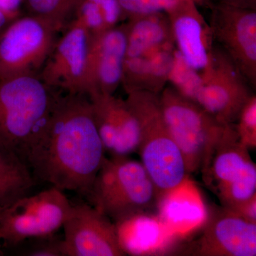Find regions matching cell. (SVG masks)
<instances>
[{
  "label": "cell",
  "mask_w": 256,
  "mask_h": 256,
  "mask_svg": "<svg viewBox=\"0 0 256 256\" xmlns=\"http://www.w3.org/2000/svg\"><path fill=\"white\" fill-rule=\"evenodd\" d=\"M105 153L88 96L67 94L58 95L24 160L34 178L86 196Z\"/></svg>",
  "instance_id": "cell-1"
},
{
  "label": "cell",
  "mask_w": 256,
  "mask_h": 256,
  "mask_svg": "<svg viewBox=\"0 0 256 256\" xmlns=\"http://www.w3.org/2000/svg\"><path fill=\"white\" fill-rule=\"evenodd\" d=\"M126 100L140 126L138 152L141 163L158 190L160 201L164 202L185 182L188 175L186 163L165 122L160 95L132 92Z\"/></svg>",
  "instance_id": "cell-2"
},
{
  "label": "cell",
  "mask_w": 256,
  "mask_h": 256,
  "mask_svg": "<svg viewBox=\"0 0 256 256\" xmlns=\"http://www.w3.org/2000/svg\"><path fill=\"white\" fill-rule=\"evenodd\" d=\"M86 197L114 223L144 216L161 202L141 162L129 156L106 158Z\"/></svg>",
  "instance_id": "cell-3"
},
{
  "label": "cell",
  "mask_w": 256,
  "mask_h": 256,
  "mask_svg": "<svg viewBox=\"0 0 256 256\" xmlns=\"http://www.w3.org/2000/svg\"><path fill=\"white\" fill-rule=\"evenodd\" d=\"M54 90L36 75L0 80V148L24 161L28 146L53 110L58 96Z\"/></svg>",
  "instance_id": "cell-4"
},
{
  "label": "cell",
  "mask_w": 256,
  "mask_h": 256,
  "mask_svg": "<svg viewBox=\"0 0 256 256\" xmlns=\"http://www.w3.org/2000/svg\"><path fill=\"white\" fill-rule=\"evenodd\" d=\"M160 100L165 122L182 154L188 174H203L216 146L232 124H222L171 85L160 94Z\"/></svg>",
  "instance_id": "cell-5"
},
{
  "label": "cell",
  "mask_w": 256,
  "mask_h": 256,
  "mask_svg": "<svg viewBox=\"0 0 256 256\" xmlns=\"http://www.w3.org/2000/svg\"><path fill=\"white\" fill-rule=\"evenodd\" d=\"M72 208L64 192L54 186L20 198L0 212V244L12 247L28 239L53 236L63 228Z\"/></svg>",
  "instance_id": "cell-6"
},
{
  "label": "cell",
  "mask_w": 256,
  "mask_h": 256,
  "mask_svg": "<svg viewBox=\"0 0 256 256\" xmlns=\"http://www.w3.org/2000/svg\"><path fill=\"white\" fill-rule=\"evenodd\" d=\"M239 141L233 124L216 146L204 180L213 188L222 206L230 208L256 194V165Z\"/></svg>",
  "instance_id": "cell-7"
},
{
  "label": "cell",
  "mask_w": 256,
  "mask_h": 256,
  "mask_svg": "<svg viewBox=\"0 0 256 256\" xmlns=\"http://www.w3.org/2000/svg\"><path fill=\"white\" fill-rule=\"evenodd\" d=\"M57 33L32 15L16 18L0 38V80L36 76L53 50Z\"/></svg>",
  "instance_id": "cell-8"
},
{
  "label": "cell",
  "mask_w": 256,
  "mask_h": 256,
  "mask_svg": "<svg viewBox=\"0 0 256 256\" xmlns=\"http://www.w3.org/2000/svg\"><path fill=\"white\" fill-rule=\"evenodd\" d=\"M250 87L236 66L215 44L212 66L192 101L222 124H233L254 94Z\"/></svg>",
  "instance_id": "cell-9"
},
{
  "label": "cell",
  "mask_w": 256,
  "mask_h": 256,
  "mask_svg": "<svg viewBox=\"0 0 256 256\" xmlns=\"http://www.w3.org/2000/svg\"><path fill=\"white\" fill-rule=\"evenodd\" d=\"M94 36L73 20L42 68V82L53 90L88 96Z\"/></svg>",
  "instance_id": "cell-10"
},
{
  "label": "cell",
  "mask_w": 256,
  "mask_h": 256,
  "mask_svg": "<svg viewBox=\"0 0 256 256\" xmlns=\"http://www.w3.org/2000/svg\"><path fill=\"white\" fill-rule=\"evenodd\" d=\"M210 25L215 44L256 87V10L214 3Z\"/></svg>",
  "instance_id": "cell-11"
},
{
  "label": "cell",
  "mask_w": 256,
  "mask_h": 256,
  "mask_svg": "<svg viewBox=\"0 0 256 256\" xmlns=\"http://www.w3.org/2000/svg\"><path fill=\"white\" fill-rule=\"evenodd\" d=\"M64 256H124L112 220L86 204L74 206L63 226Z\"/></svg>",
  "instance_id": "cell-12"
},
{
  "label": "cell",
  "mask_w": 256,
  "mask_h": 256,
  "mask_svg": "<svg viewBox=\"0 0 256 256\" xmlns=\"http://www.w3.org/2000/svg\"><path fill=\"white\" fill-rule=\"evenodd\" d=\"M188 255L256 256V224L225 207L212 208L201 236Z\"/></svg>",
  "instance_id": "cell-13"
},
{
  "label": "cell",
  "mask_w": 256,
  "mask_h": 256,
  "mask_svg": "<svg viewBox=\"0 0 256 256\" xmlns=\"http://www.w3.org/2000/svg\"><path fill=\"white\" fill-rule=\"evenodd\" d=\"M166 13L176 52L202 78L213 62L215 43L210 24L193 0H183Z\"/></svg>",
  "instance_id": "cell-14"
},
{
  "label": "cell",
  "mask_w": 256,
  "mask_h": 256,
  "mask_svg": "<svg viewBox=\"0 0 256 256\" xmlns=\"http://www.w3.org/2000/svg\"><path fill=\"white\" fill-rule=\"evenodd\" d=\"M99 136L106 152L112 158L129 156L140 142V126L128 101L114 95L88 97Z\"/></svg>",
  "instance_id": "cell-15"
},
{
  "label": "cell",
  "mask_w": 256,
  "mask_h": 256,
  "mask_svg": "<svg viewBox=\"0 0 256 256\" xmlns=\"http://www.w3.org/2000/svg\"><path fill=\"white\" fill-rule=\"evenodd\" d=\"M127 57L126 24H118L94 36L88 96L114 95L122 85Z\"/></svg>",
  "instance_id": "cell-16"
},
{
  "label": "cell",
  "mask_w": 256,
  "mask_h": 256,
  "mask_svg": "<svg viewBox=\"0 0 256 256\" xmlns=\"http://www.w3.org/2000/svg\"><path fill=\"white\" fill-rule=\"evenodd\" d=\"M127 57L139 58L176 48L166 12L140 15L128 18Z\"/></svg>",
  "instance_id": "cell-17"
},
{
  "label": "cell",
  "mask_w": 256,
  "mask_h": 256,
  "mask_svg": "<svg viewBox=\"0 0 256 256\" xmlns=\"http://www.w3.org/2000/svg\"><path fill=\"white\" fill-rule=\"evenodd\" d=\"M176 52L171 48L150 56L126 58L122 85L127 94L144 92L160 95L169 82Z\"/></svg>",
  "instance_id": "cell-18"
},
{
  "label": "cell",
  "mask_w": 256,
  "mask_h": 256,
  "mask_svg": "<svg viewBox=\"0 0 256 256\" xmlns=\"http://www.w3.org/2000/svg\"><path fill=\"white\" fill-rule=\"evenodd\" d=\"M34 185L28 164L18 154L0 148V212L28 196Z\"/></svg>",
  "instance_id": "cell-19"
},
{
  "label": "cell",
  "mask_w": 256,
  "mask_h": 256,
  "mask_svg": "<svg viewBox=\"0 0 256 256\" xmlns=\"http://www.w3.org/2000/svg\"><path fill=\"white\" fill-rule=\"evenodd\" d=\"M80 0H24L30 15L60 32L73 16Z\"/></svg>",
  "instance_id": "cell-20"
},
{
  "label": "cell",
  "mask_w": 256,
  "mask_h": 256,
  "mask_svg": "<svg viewBox=\"0 0 256 256\" xmlns=\"http://www.w3.org/2000/svg\"><path fill=\"white\" fill-rule=\"evenodd\" d=\"M169 82H171L172 86L174 87L182 95L193 100L201 86L202 78L176 52Z\"/></svg>",
  "instance_id": "cell-21"
},
{
  "label": "cell",
  "mask_w": 256,
  "mask_h": 256,
  "mask_svg": "<svg viewBox=\"0 0 256 256\" xmlns=\"http://www.w3.org/2000/svg\"><path fill=\"white\" fill-rule=\"evenodd\" d=\"M183 0H119L120 4L126 18L152 14L166 12L170 8ZM198 6L210 9L214 0H193Z\"/></svg>",
  "instance_id": "cell-22"
},
{
  "label": "cell",
  "mask_w": 256,
  "mask_h": 256,
  "mask_svg": "<svg viewBox=\"0 0 256 256\" xmlns=\"http://www.w3.org/2000/svg\"><path fill=\"white\" fill-rule=\"evenodd\" d=\"M235 128L239 141L249 150L256 149V96L254 94L242 108Z\"/></svg>",
  "instance_id": "cell-23"
},
{
  "label": "cell",
  "mask_w": 256,
  "mask_h": 256,
  "mask_svg": "<svg viewBox=\"0 0 256 256\" xmlns=\"http://www.w3.org/2000/svg\"><path fill=\"white\" fill-rule=\"evenodd\" d=\"M74 16V21L80 24L94 36L110 28L98 6L90 0H80Z\"/></svg>",
  "instance_id": "cell-24"
},
{
  "label": "cell",
  "mask_w": 256,
  "mask_h": 256,
  "mask_svg": "<svg viewBox=\"0 0 256 256\" xmlns=\"http://www.w3.org/2000/svg\"><path fill=\"white\" fill-rule=\"evenodd\" d=\"M100 9L108 28L118 26L124 20V11L119 0H90Z\"/></svg>",
  "instance_id": "cell-25"
},
{
  "label": "cell",
  "mask_w": 256,
  "mask_h": 256,
  "mask_svg": "<svg viewBox=\"0 0 256 256\" xmlns=\"http://www.w3.org/2000/svg\"><path fill=\"white\" fill-rule=\"evenodd\" d=\"M47 238V242L37 246L26 254L31 256H64L63 240Z\"/></svg>",
  "instance_id": "cell-26"
},
{
  "label": "cell",
  "mask_w": 256,
  "mask_h": 256,
  "mask_svg": "<svg viewBox=\"0 0 256 256\" xmlns=\"http://www.w3.org/2000/svg\"><path fill=\"white\" fill-rule=\"evenodd\" d=\"M228 210L248 222L256 224V194Z\"/></svg>",
  "instance_id": "cell-27"
},
{
  "label": "cell",
  "mask_w": 256,
  "mask_h": 256,
  "mask_svg": "<svg viewBox=\"0 0 256 256\" xmlns=\"http://www.w3.org/2000/svg\"><path fill=\"white\" fill-rule=\"evenodd\" d=\"M21 16L20 13L10 12L0 9V38L15 20Z\"/></svg>",
  "instance_id": "cell-28"
},
{
  "label": "cell",
  "mask_w": 256,
  "mask_h": 256,
  "mask_svg": "<svg viewBox=\"0 0 256 256\" xmlns=\"http://www.w3.org/2000/svg\"><path fill=\"white\" fill-rule=\"evenodd\" d=\"M214 2L244 9L256 10V0H214Z\"/></svg>",
  "instance_id": "cell-29"
},
{
  "label": "cell",
  "mask_w": 256,
  "mask_h": 256,
  "mask_svg": "<svg viewBox=\"0 0 256 256\" xmlns=\"http://www.w3.org/2000/svg\"><path fill=\"white\" fill-rule=\"evenodd\" d=\"M24 4V0H0V9L10 12L21 13L22 5Z\"/></svg>",
  "instance_id": "cell-30"
},
{
  "label": "cell",
  "mask_w": 256,
  "mask_h": 256,
  "mask_svg": "<svg viewBox=\"0 0 256 256\" xmlns=\"http://www.w3.org/2000/svg\"><path fill=\"white\" fill-rule=\"evenodd\" d=\"M2 248V246L1 244H0V256L4 255V252H3Z\"/></svg>",
  "instance_id": "cell-31"
}]
</instances>
